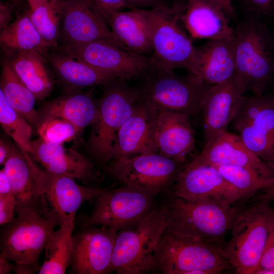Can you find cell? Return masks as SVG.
Instances as JSON below:
<instances>
[{"mask_svg": "<svg viewBox=\"0 0 274 274\" xmlns=\"http://www.w3.org/2000/svg\"><path fill=\"white\" fill-rule=\"evenodd\" d=\"M240 206L222 252L239 274H255L260 259L274 232V210L269 201L257 198Z\"/></svg>", "mask_w": 274, "mask_h": 274, "instance_id": "obj_2", "label": "cell"}, {"mask_svg": "<svg viewBox=\"0 0 274 274\" xmlns=\"http://www.w3.org/2000/svg\"><path fill=\"white\" fill-rule=\"evenodd\" d=\"M185 164L154 153L114 159L107 170L125 185L156 195L173 187Z\"/></svg>", "mask_w": 274, "mask_h": 274, "instance_id": "obj_12", "label": "cell"}, {"mask_svg": "<svg viewBox=\"0 0 274 274\" xmlns=\"http://www.w3.org/2000/svg\"><path fill=\"white\" fill-rule=\"evenodd\" d=\"M130 9H151L164 6L163 0H126Z\"/></svg>", "mask_w": 274, "mask_h": 274, "instance_id": "obj_42", "label": "cell"}, {"mask_svg": "<svg viewBox=\"0 0 274 274\" xmlns=\"http://www.w3.org/2000/svg\"><path fill=\"white\" fill-rule=\"evenodd\" d=\"M14 272L16 274H32L36 271L29 265L24 264H17Z\"/></svg>", "mask_w": 274, "mask_h": 274, "instance_id": "obj_48", "label": "cell"}, {"mask_svg": "<svg viewBox=\"0 0 274 274\" xmlns=\"http://www.w3.org/2000/svg\"><path fill=\"white\" fill-rule=\"evenodd\" d=\"M220 7L229 18L235 19L236 15L231 0H211Z\"/></svg>", "mask_w": 274, "mask_h": 274, "instance_id": "obj_45", "label": "cell"}, {"mask_svg": "<svg viewBox=\"0 0 274 274\" xmlns=\"http://www.w3.org/2000/svg\"><path fill=\"white\" fill-rule=\"evenodd\" d=\"M274 269V232L259 261L255 274Z\"/></svg>", "mask_w": 274, "mask_h": 274, "instance_id": "obj_40", "label": "cell"}, {"mask_svg": "<svg viewBox=\"0 0 274 274\" xmlns=\"http://www.w3.org/2000/svg\"><path fill=\"white\" fill-rule=\"evenodd\" d=\"M15 148L2 138L0 141V164L4 165L15 150Z\"/></svg>", "mask_w": 274, "mask_h": 274, "instance_id": "obj_43", "label": "cell"}, {"mask_svg": "<svg viewBox=\"0 0 274 274\" xmlns=\"http://www.w3.org/2000/svg\"><path fill=\"white\" fill-rule=\"evenodd\" d=\"M172 188L176 196L190 201L211 200L226 207L244 199L212 165L186 163Z\"/></svg>", "mask_w": 274, "mask_h": 274, "instance_id": "obj_15", "label": "cell"}, {"mask_svg": "<svg viewBox=\"0 0 274 274\" xmlns=\"http://www.w3.org/2000/svg\"><path fill=\"white\" fill-rule=\"evenodd\" d=\"M272 33H273V38H274V31H273Z\"/></svg>", "mask_w": 274, "mask_h": 274, "instance_id": "obj_52", "label": "cell"}, {"mask_svg": "<svg viewBox=\"0 0 274 274\" xmlns=\"http://www.w3.org/2000/svg\"><path fill=\"white\" fill-rule=\"evenodd\" d=\"M0 87V91L8 103L30 124L37 127L39 117L35 108L36 98L17 76L7 58L2 66Z\"/></svg>", "mask_w": 274, "mask_h": 274, "instance_id": "obj_31", "label": "cell"}, {"mask_svg": "<svg viewBox=\"0 0 274 274\" xmlns=\"http://www.w3.org/2000/svg\"><path fill=\"white\" fill-rule=\"evenodd\" d=\"M233 78L244 93L263 94L274 75V38L262 18L248 14L233 33Z\"/></svg>", "mask_w": 274, "mask_h": 274, "instance_id": "obj_1", "label": "cell"}, {"mask_svg": "<svg viewBox=\"0 0 274 274\" xmlns=\"http://www.w3.org/2000/svg\"><path fill=\"white\" fill-rule=\"evenodd\" d=\"M12 193L10 181L3 168L0 170V196Z\"/></svg>", "mask_w": 274, "mask_h": 274, "instance_id": "obj_44", "label": "cell"}, {"mask_svg": "<svg viewBox=\"0 0 274 274\" xmlns=\"http://www.w3.org/2000/svg\"><path fill=\"white\" fill-rule=\"evenodd\" d=\"M81 227L73 235L70 273H109L117 231L105 226Z\"/></svg>", "mask_w": 274, "mask_h": 274, "instance_id": "obj_17", "label": "cell"}, {"mask_svg": "<svg viewBox=\"0 0 274 274\" xmlns=\"http://www.w3.org/2000/svg\"><path fill=\"white\" fill-rule=\"evenodd\" d=\"M164 206L153 209L135 227L118 231L109 273L153 271L157 243L167 226Z\"/></svg>", "mask_w": 274, "mask_h": 274, "instance_id": "obj_8", "label": "cell"}, {"mask_svg": "<svg viewBox=\"0 0 274 274\" xmlns=\"http://www.w3.org/2000/svg\"><path fill=\"white\" fill-rule=\"evenodd\" d=\"M153 193L125 185L102 189L94 198L91 213L81 219V227L105 226L119 231L132 229L153 209Z\"/></svg>", "mask_w": 274, "mask_h": 274, "instance_id": "obj_10", "label": "cell"}, {"mask_svg": "<svg viewBox=\"0 0 274 274\" xmlns=\"http://www.w3.org/2000/svg\"><path fill=\"white\" fill-rule=\"evenodd\" d=\"M150 106L153 138L158 153L177 162L186 163L187 157L194 150L195 143L189 116L179 112Z\"/></svg>", "mask_w": 274, "mask_h": 274, "instance_id": "obj_18", "label": "cell"}, {"mask_svg": "<svg viewBox=\"0 0 274 274\" xmlns=\"http://www.w3.org/2000/svg\"><path fill=\"white\" fill-rule=\"evenodd\" d=\"M26 158L41 192L59 219L60 226L75 224L80 206L86 201H93L102 189L82 186L72 178L41 170L30 156Z\"/></svg>", "mask_w": 274, "mask_h": 274, "instance_id": "obj_14", "label": "cell"}, {"mask_svg": "<svg viewBox=\"0 0 274 274\" xmlns=\"http://www.w3.org/2000/svg\"><path fill=\"white\" fill-rule=\"evenodd\" d=\"M16 216L2 225L1 254L16 264H24L38 272L39 258L46 243L60 222L49 204L16 207Z\"/></svg>", "mask_w": 274, "mask_h": 274, "instance_id": "obj_3", "label": "cell"}, {"mask_svg": "<svg viewBox=\"0 0 274 274\" xmlns=\"http://www.w3.org/2000/svg\"><path fill=\"white\" fill-rule=\"evenodd\" d=\"M230 267L219 247L166 228L156 247L153 271L164 274H216Z\"/></svg>", "mask_w": 274, "mask_h": 274, "instance_id": "obj_5", "label": "cell"}, {"mask_svg": "<svg viewBox=\"0 0 274 274\" xmlns=\"http://www.w3.org/2000/svg\"><path fill=\"white\" fill-rule=\"evenodd\" d=\"M0 123L4 130L17 144L24 154L31 150V128L30 123L7 101L0 91Z\"/></svg>", "mask_w": 274, "mask_h": 274, "instance_id": "obj_35", "label": "cell"}, {"mask_svg": "<svg viewBox=\"0 0 274 274\" xmlns=\"http://www.w3.org/2000/svg\"><path fill=\"white\" fill-rule=\"evenodd\" d=\"M107 23L115 37L129 51L143 55L153 52L149 36L138 9L115 12Z\"/></svg>", "mask_w": 274, "mask_h": 274, "instance_id": "obj_29", "label": "cell"}, {"mask_svg": "<svg viewBox=\"0 0 274 274\" xmlns=\"http://www.w3.org/2000/svg\"><path fill=\"white\" fill-rule=\"evenodd\" d=\"M229 17L211 0H185L181 15L184 29L192 39L209 40L233 37Z\"/></svg>", "mask_w": 274, "mask_h": 274, "instance_id": "obj_22", "label": "cell"}, {"mask_svg": "<svg viewBox=\"0 0 274 274\" xmlns=\"http://www.w3.org/2000/svg\"><path fill=\"white\" fill-rule=\"evenodd\" d=\"M249 12L262 18L274 15V0H243Z\"/></svg>", "mask_w": 274, "mask_h": 274, "instance_id": "obj_38", "label": "cell"}, {"mask_svg": "<svg viewBox=\"0 0 274 274\" xmlns=\"http://www.w3.org/2000/svg\"><path fill=\"white\" fill-rule=\"evenodd\" d=\"M0 44L6 54L37 51L46 56L51 50L31 22L29 10L17 15L13 22L1 30Z\"/></svg>", "mask_w": 274, "mask_h": 274, "instance_id": "obj_30", "label": "cell"}, {"mask_svg": "<svg viewBox=\"0 0 274 274\" xmlns=\"http://www.w3.org/2000/svg\"><path fill=\"white\" fill-rule=\"evenodd\" d=\"M63 0H48L29 10L34 26L51 49L58 47Z\"/></svg>", "mask_w": 274, "mask_h": 274, "instance_id": "obj_33", "label": "cell"}, {"mask_svg": "<svg viewBox=\"0 0 274 274\" xmlns=\"http://www.w3.org/2000/svg\"><path fill=\"white\" fill-rule=\"evenodd\" d=\"M271 94L272 95L273 97V98H274V91L271 93Z\"/></svg>", "mask_w": 274, "mask_h": 274, "instance_id": "obj_51", "label": "cell"}, {"mask_svg": "<svg viewBox=\"0 0 274 274\" xmlns=\"http://www.w3.org/2000/svg\"><path fill=\"white\" fill-rule=\"evenodd\" d=\"M75 224H62L50 234L45 247V258L39 274H63L71 261Z\"/></svg>", "mask_w": 274, "mask_h": 274, "instance_id": "obj_32", "label": "cell"}, {"mask_svg": "<svg viewBox=\"0 0 274 274\" xmlns=\"http://www.w3.org/2000/svg\"><path fill=\"white\" fill-rule=\"evenodd\" d=\"M232 121L245 146L274 171V98L271 93L244 96Z\"/></svg>", "mask_w": 274, "mask_h": 274, "instance_id": "obj_11", "label": "cell"}, {"mask_svg": "<svg viewBox=\"0 0 274 274\" xmlns=\"http://www.w3.org/2000/svg\"><path fill=\"white\" fill-rule=\"evenodd\" d=\"M234 72L233 36L209 40L195 47L191 73L206 83L214 85L226 82L233 78Z\"/></svg>", "mask_w": 274, "mask_h": 274, "instance_id": "obj_23", "label": "cell"}, {"mask_svg": "<svg viewBox=\"0 0 274 274\" xmlns=\"http://www.w3.org/2000/svg\"><path fill=\"white\" fill-rule=\"evenodd\" d=\"M4 255L0 254V273L8 274L14 271L16 263H12Z\"/></svg>", "mask_w": 274, "mask_h": 274, "instance_id": "obj_46", "label": "cell"}, {"mask_svg": "<svg viewBox=\"0 0 274 274\" xmlns=\"http://www.w3.org/2000/svg\"><path fill=\"white\" fill-rule=\"evenodd\" d=\"M16 209V200L13 193L0 196V225L13 220Z\"/></svg>", "mask_w": 274, "mask_h": 274, "instance_id": "obj_39", "label": "cell"}, {"mask_svg": "<svg viewBox=\"0 0 274 274\" xmlns=\"http://www.w3.org/2000/svg\"><path fill=\"white\" fill-rule=\"evenodd\" d=\"M6 54L14 72L36 100H43L51 93L54 87L53 73L45 55L37 51Z\"/></svg>", "mask_w": 274, "mask_h": 274, "instance_id": "obj_27", "label": "cell"}, {"mask_svg": "<svg viewBox=\"0 0 274 274\" xmlns=\"http://www.w3.org/2000/svg\"><path fill=\"white\" fill-rule=\"evenodd\" d=\"M31 158L45 170L87 183L98 176L92 162L84 155L62 144L46 142L40 138L31 141Z\"/></svg>", "mask_w": 274, "mask_h": 274, "instance_id": "obj_20", "label": "cell"}, {"mask_svg": "<svg viewBox=\"0 0 274 274\" xmlns=\"http://www.w3.org/2000/svg\"><path fill=\"white\" fill-rule=\"evenodd\" d=\"M15 5L11 1L0 3V30L7 27L12 22Z\"/></svg>", "mask_w": 274, "mask_h": 274, "instance_id": "obj_41", "label": "cell"}, {"mask_svg": "<svg viewBox=\"0 0 274 274\" xmlns=\"http://www.w3.org/2000/svg\"><path fill=\"white\" fill-rule=\"evenodd\" d=\"M104 40L128 51L107 26L93 5L84 0H63L58 47Z\"/></svg>", "mask_w": 274, "mask_h": 274, "instance_id": "obj_16", "label": "cell"}, {"mask_svg": "<svg viewBox=\"0 0 274 274\" xmlns=\"http://www.w3.org/2000/svg\"><path fill=\"white\" fill-rule=\"evenodd\" d=\"M57 49L125 81L156 71L151 56L123 50L104 40L58 47Z\"/></svg>", "mask_w": 274, "mask_h": 274, "instance_id": "obj_13", "label": "cell"}, {"mask_svg": "<svg viewBox=\"0 0 274 274\" xmlns=\"http://www.w3.org/2000/svg\"><path fill=\"white\" fill-rule=\"evenodd\" d=\"M3 169L10 181L16 207H36L48 204L26 156L20 150L15 149Z\"/></svg>", "mask_w": 274, "mask_h": 274, "instance_id": "obj_28", "label": "cell"}, {"mask_svg": "<svg viewBox=\"0 0 274 274\" xmlns=\"http://www.w3.org/2000/svg\"><path fill=\"white\" fill-rule=\"evenodd\" d=\"M97 101V115L88 140V150L101 164L114 156L118 131L132 115L140 98L138 87L117 79L105 86Z\"/></svg>", "mask_w": 274, "mask_h": 274, "instance_id": "obj_7", "label": "cell"}, {"mask_svg": "<svg viewBox=\"0 0 274 274\" xmlns=\"http://www.w3.org/2000/svg\"><path fill=\"white\" fill-rule=\"evenodd\" d=\"M244 93L233 78L210 87L200 110L206 142L216 133L226 130L241 106Z\"/></svg>", "mask_w": 274, "mask_h": 274, "instance_id": "obj_21", "label": "cell"}, {"mask_svg": "<svg viewBox=\"0 0 274 274\" xmlns=\"http://www.w3.org/2000/svg\"><path fill=\"white\" fill-rule=\"evenodd\" d=\"M45 56L53 73L67 91L98 85L105 86L118 79L57 49H51Z\"/></svg>", "mask_w": 274, "mask_h": 274, "instance_id": "obj_25", "label": "cell"}, {"mask_svg": "<svg viewBox=\"0 0 274 274\" xmlns=\"http://www.w3.org/2000/svg\"><path fill=\"white\" fill-rule=\"evenodd\" d=\"M189 163L242 166L256 170L264 178L274 177V171L245 146L239 135L226 130L214 135Z\"/></svg>", "mask_w": 274, "mask_h": 274, "instance_id": "obj_19", "label": "cell"}, {"mask_svg": "<svg viewBox=\"0 0 274 274\" xmlns=\"http://www.w3.org/2000/svg\"><path fill=\"white\" fill-rule=\"evenodd\" d=\"M240 206L226 207L211 200L190 201L173 195L164 206L166 228L222 249V241L230 231Z\"/></svg>", "mask_w": 274, "mask_h": 274, "instance_id": "obj_6", "label": "cell"}, {"mask_svg": "<svg viewBox=\"0 0 274 274\" xmlns=\"http://www.w3.org/2000/svg\"><path fill=\"white\" fill-rule=\"evenodd\" d=\"M28 4L29 9H32L38 5L47 1L48 0H27Z\"/></svg>", "mask_w": 274, "mask_h": 274, "instance_id": "obj_49", "label": "cell"}, {"mask_svg": "<svg viewBox=\"0 0 274 274\" xmlns=\"http://www.w3.org/2000/svg\"><path fill=\"white\" fill-rule=\"evenodd\" d=\"M151 117V107L139 98L132 115L118 131L113 160L158 153Z\"/></svg>", "mask_w": 274, "mask_h": 274, "instance_id": "obj_24", "label": "cell"}, {"mask_svg": "<svg viewBox=\"0 0 274 274\" xmlns=\"http://www.w3.org/2000/svg\"><path fill=\"white\" fill-rule=\"evenodd\" d=\"M84 1H85V2H87V3H89V4H92V3L91 0H84ZM92 5H93V4H92Z\"/></svg>", "mask_w": 274, "mask_h": 274, "instance_id": "obj_50", "label": "cell"}, {"mask_svg": "<svg viewBox=\"0 0 274 274\" xmlns=\"http://www.w3.org/2000/svg\"><path fill=\"white\" fill-rule=\"evenodd\" d=\"M257 198L270 201L274 200V184L261 191Z\"/></svg>", "mask_w": 274, "mask_h": 274, "instance_id": "obj_47", "label": "cell"}, {"mask_svg": "<svg viewBox=\"0 0 274 274\" xmlns=\"http://www.w3.org/2000/svg\"><path fill=\"white\" fill-rule=\"evenodd\" d=\"M222 176L242 195L250 197L274 184V177L264 178L256 170L245 166L214 165Z\"/></svg>", "mask_w": 274, "mask_h": 274, "instance_id": "obj_34", "label": "cell"}, {"mask_svg": "<svg viewBox=\"0 0 274 274\" xmlns=\"http://www.w3.org/2000/svg\"><path fill=\"white\" fill-rule=\"evenodd\" d=\"M212 85L193 74H177L172 70H156L139 88L140 98L154 108L179 112L189 116L200 112Z\"/></svg>", "mask_w": 274, "mask_h": 274, "instance_id": "obj_9", "label": "cell"}, {"mask_svg": "<svg viewBox=\"0 0 274 274\" xmlns=\"http://www.w3.org/2000/svg\"><path fill=\"white\" fill-rule=\"evenodd\" d=\"M39 138L50 143L63 144L74 139L79 133L71 123L60 118H53L41 122L37 127Z\"/></svg>", "mask_w": 274, "mask_h": 274, "instance_id": "obj_36", "label": "cell"}, {"mask_svg": "<svg viewBox=\"0 0 274 274\" xmlns=\"http://www.w3.org/2000/svg\"><path fill=\"white\" fill-rule=\"evenodd\" d=\"M93 6L107 23L110 16L114 13L128 8L126 0H91Z\"/></svg>", "mask_w": 274, "mask_h": 274, "instance_id": "obj_37", "label": "cell"}, {"mask_svg": "<svg viewBox=\"0 0 274 274\" xmlns=\"http://www.w3.org/2000/svg\"><path fill=\"white\" fill-rule=\"evenodd\" d=\"M38 113L39 123L50 118H60L72 124L81 132L95 122L97 101L90 93L70 91L45 103Z\"/></svg>", "mask_w": 274, "mask_h": 274, "instance_id": "obj_26", "label": "cell"}, {"mask_svg": "<svg viewBox=\"0 0 274 274\" xmlns=\"http://www.w3.org/2000/svg\"><path fill=\"white\" fill-rule=\"evenodd\" d=\"M183 3L138 9L151 41L156 70L183 68L191 73L195 47L181 22Z\"/></svg>", "mask_w": 274, "mask_h": 274, "instance_id": "obj_4", "label": "cell"}]
</instances>
